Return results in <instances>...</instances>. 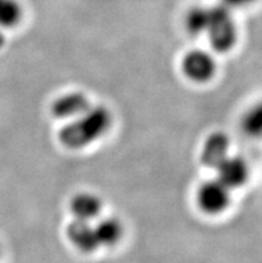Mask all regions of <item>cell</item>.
I'll use <instances>...</instances> for the list:
<instances>
[{"mask_svg":"<svg viewBox=\"0 0 262 263\" xmlns=\"http://www.w3.org/2000/svg\"><path fill=\"white\" fill-rule=\"evenodd\" d=\"M113 115L104 106H91L59 131V140L66 148L80 150L93 144L109 133Z\"/></svg>","mask_w":262,"mask_h":263,"instance_id":"obj_1","label":"cell"},{"mask_svg":"<svg viewBox=\"0 0 262 263\" xmlns=\"http://www.w3.org/2000/svg\"><path fill=\"white\" fill-rule=\"evenodd\" d=\"M206 35L216 52H229L238 42V30L232 10L223 4L209 7V22Z\"/></svg>","mask_w":262,"mask_h":263,"instance_id":"obj_2","label":"cell"},{"mask_svg":"<svg viewBox=\"0 0 262 263\" xmlns=\"http://www.w3.org/2000/svg\"><path fill=\"white\" fill-rule=\"evenodd\" d=\"M230 191L218 179L207 180L199 186L197 191V203L203 213L218 215L229 207Z\"/></svg>","mask_w":262,"mask_h":263,"instance_id":"obj_3","label":"cell"},{"mask_svg":"<svg viewBox=\"0 0 262 263\" xmlns=\"http://www.w3.org/2000/svg\"><path fill=\"white\" fill-rule=\"evenodd\" d=\"M182 71L186 78L196 83H206L217 72V62L213 55L203 50H191L183 57Z\"/></svg>","mask_w":262,"mask_h":263,"instance_id":"obj_4","label":"cell"},{"mask_svg":"<svg viewBox=\"0 0 262 263\" xmlns=\"http://www.w3.org/2000/svg\"><path fill=\"white\" fill-rule=\"evenodd\" d=\"M217 179L229 190L243 186L249 179V164L242 157L229 155L216 168Z\"/></svg>","mask_w":262,"mask_h":263,"instance_id":"obj_5","label":"cell"},{"mask_svg":"<svg viewBox=\"0 0 262 263\" xmlns=\"http://www.w3.org/2000/svg\"><path fill=\"white\" fill-rule=\"evenodd\" d=\"M91 102L83 92H67L60 95L51 104V114L58 119L73 120L86 112Z\"/></svg>","mask_w":262,"mask_h":263,"instance_id":"obj_6","label":"cell"},{"mask_svg":"<svg viewBox=\"0 0 262 263\" xmlns=\"http://www.w3.org/2000/svg\"><path fill=\"white\" fill-rule=\"evenodd\" d=\"M66 235L71 243L83 253L90 254L100 249L95 226L89 220L74 219L67 226Z\"/></svg>","mask_w":262,"mask_h":263,"instance_id":"obj_7","label":"cell"},{"mask_svg":"<svg viewBox=\"0 0 262 263\" xmlns=\"http://www.w3.org/2000/svg\"><path fill=\"white\" fill-rule=\"evenodd\" d=\"M230 139L222 131L210 134L203 142L202 151H201V162L203 166L216 170L226 158L229 157Z\"/></svg>","mask_w":262,"mask_h":263,"instance_id":"obj_8","label":"cell"},{"mask_svg":"<svg viewBox=\"0 0 262 263\" xmlns=\"http://www.w3.org/2000/svg\"><path fill=\"white\" fill-rule=\"evenodd\" d=\"M102 207V199L93 193L77 194L70 202V210L74 215V219L89 220V222H93L99 217Z\"/></svg>","mask_w":262,"mask_h":263,"instance_id":"obj_9","label":"cell"},{"mask_svg":"<svg viewBox=\"0 0 262 263\" xmlns=\"http://www.w3.org/2000/svg\"><path fill=\"white\" fill-rule=\"evenodd\" d=\"M94 226H95L100 249L116 246L125 235V226L119 219L114 217L102 218Z\"/></svg>","mask_w":262,"mask_h":263,"instance_id":"obj_10","label":"cell"},{"mask_svg":"<svg viewBox=\"0 0 262 263\" xmlns=\"http://www.w3.org/2000/svg\"><path fill=\"white\" fill-rule=\"evenodd\" d=\"M241 128L246 137L253 139L262 138V100L252 104L243 112L241 118Z\"/></svg>","mask_w":262,"mask_h":263,"instance_id":"obj_11","label":"cell"},{"mask_svg":"<svg viewBox=\"0 0 262 263\" xmlns=\"http://www.w3.org/2000/svg\"><path fill=\"white\" fill-rule=\"evenodd\" d=\"M209 22V7L196 6L187 12L185 19V26L187 32L199 36L206 32V27Z\"/></svg>","mask_w":262,"mask_h":263,"instance_id":"obj_12","label":"cell"},{"mask_svg":"<svg viewBox=\"0 0 262 263\" xmlns=\"http://www.w3.org/2000/svg\"><path fill=\"white\" fill-rule=\"evenodd\" d=\"M23 8L18 0H0V27L13 28L22 22Z\"/></svg>","mask_w":262,"mask_h":263,"instance_id":"obj_13","label":"cell"},{"mask_svg":"<svg viewBox=\"0 0 262 263\" xmlns=\"http://www.w3.org/2000/svg\"><path fill=\"white\" fill-rule=\"evenodd\" d=\"M258 0H221V4L228 7L229 10H239V8H245L252 4H254Z\"/></svg>","mask_w":262,"mask_h":263,"instance_id":"obj_14","label":"cell"},{"mask_svg":"<svg viewBox=\"0 0 262 263\" xmlns=\"http://www.w3.org/2000/svg\"><path fill=\"white\" fill-rule=\"evenodd\" d=\"M2 258H3V254H2V249H0V262H2Z\"/></svg>","mask_w":262,"mask_h":263,"instance_id":"obj_15","label":"cell"}]
</instances>
